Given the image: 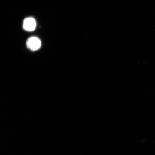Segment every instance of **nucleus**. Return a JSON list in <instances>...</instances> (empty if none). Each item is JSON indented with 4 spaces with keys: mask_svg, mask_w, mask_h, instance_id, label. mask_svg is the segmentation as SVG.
<instances>
[{
    "mask_svg": "<svg viewBox=\"0 0 155 155\" xmlns=\"http://www.w3.org/2000/svg\"><path fill=\"white\" fill-rule=\"evenodd\" d=\"M26 44L29 49L35 51L39 49L41 46V42L38 38L32 37L27 40Z\"/></svg>",
    "mask_w": 155,
    "mask_h": 155,
    "instance_id": "obj_1",
    "label": "nucleus"
},
{
    "mask_svg": "<svg viewBox=\"0 0 155 155\" xmlns=\"http://www.w3.org/2000/svg\"><path fill=\"white\" fill-rule=\"evenodd\" d=\"M36 22L32 17H28L24 19L23 22V28L28 31H32L35 30L36 27Z\"/></svg>",
    "mask_w": 155,
    "mask_h": 155,
    "instance_id": "obj_2",
    "label": "nucleus"
}]
</instances>
